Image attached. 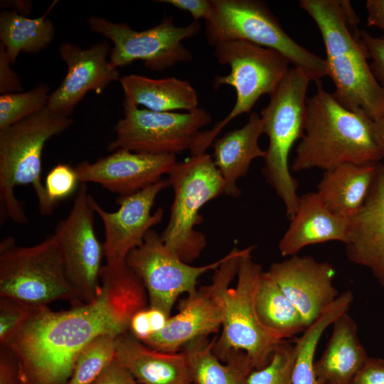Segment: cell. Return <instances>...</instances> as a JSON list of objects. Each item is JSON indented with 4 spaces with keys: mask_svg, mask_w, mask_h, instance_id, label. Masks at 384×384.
<instances>
[{
    "mask_svg": "<svg viewBox=\"0 0 384 384\" xmlns=\"http://www.w3.org/2000/svg\"><path fill=\"white\" fill-rule=\"evenodd\" d=\"M70 116L59 114L48 106L25 119L0 130L1 220L10 218L25 224L27 217L15 195L18 186L31 185L42 215L53 213L54 207L41 181L42 154L46 142L68 129Z\"/></svg>",
    "mask_w": 384,
    "mask_h": 384,
    "instance_id": "277c9868",
    "label": "cell"
},
{
    "mask_svg": "<svg viewBox=\"0 0 384 384\" xmlns=\"http://www.w3.org/2000/svg\"><path fill=\"white\" fill-rule=\"evenodd\" d=\"M149 321L153 334L160 331L166 324L169 316L158 309L148 307Z\"/></svg>",
    "mask_w": 384,
    "mask_h": 384,
    "instance_id": "ee69618b",
    "label": "cell"
},
{
    "mask_svg": "<svg viewBox=\"0 0 384 384\" xmlns=\"http://www.w3.org/2000/svg\"><path fill=\"white\" fill-rule=\"evenodd\" d=\"M211 3L206 35L212 46L230 41H247L279 51L314 82L327 76L325 59L294 41L265 2L211 0Z\"/></svg>",
    "mask_w": 384,
    "mask_h": 384,
    "instance_id": "ba28073f",
    "label": "cell"
},
{
    "mask_svg": "<svg viewBox=\"0 0 384 384\" xmlns=\"http://www.w3.org/2000/svg\"><path fill=\"white\" fill-rule=\"evenodd\" d=\"M0 384H19V368L14 354L6 346H0Z\"/></svg>",
    "mask_w": 384,
    "mask_h": 384,
    "instance_id": "60d3db41",
    "label": "cell"
},
{
    "mask_svg": "<svg viewBox=\"0 0 384 384\" xmlns=\"http://www.w3.org/2000/svg\"><path fill=\"white\" fill-rule=\"evenodd\" d=\"M168 176L174 200L168 223L160 236L169 250L189 264L207 244L205 235L195 228L203 222L200 210L224 193V181L212 156L206 152L176 161Z\"/></svg>",
    "mask_w": 384,
    "mask_h": 384,
    "instance_id": "52a82bcc",
    "label": "cell"
},
{
    "mask_svg": "<svg viewBox=\"0 0 384 384\" xmlns=\"http://www.w3.org/2000/svg\"><path fill=\"white\" fill-rule=\"evenodd\" d=\"M0 297L31 307L57 300L81 302L68 278L59 242L54 234L32 246L18 245L12 237L0 243Z\"/></svg>",
    "mask_w": 384,
    "mask_h": 384,
    "instance_id": "8992f818",
    "label": "cell"
},
{
    "mask_svg": "<svg viewBox=\"0 0 384 384\" xmlns=\"http://www.w3.org/2000/svg\"><path fill=\"white\" fill-rule=\"evenodd\" d=\"M34 308L13 299L0 298V343L5 345Z\"/></svg>",
    "mask_w": 384,
    "mask_h": 384,
    "instance_id": "e575fe53",
    "label": "cell"
},
{
    "mask_svg": "<svg viewBox=\"0 0 384 384\" xmlns=\"http://www.w3.org/2000/svg\"><path fill=\"white\" fill-rule=\"evenodd\" d=\"M111 50L108 41L87 48L69 42L61 43L58 53L68 71L60 85L50 92L48 107L55 112L71 116L88 92L100 94L110 82L119 81L118 69L110 61Z\"/></svg>",
    "mask_w": 384,
    "mask_h": 384,
    "instance_id": "e0dca14e",
    "label": "cell"
},
{
    "mask_svg": "<svg viewBox=\"0 0 384 384\" xmlns=\"http://www.w3.org/2000/svg\"><path fill=\"white\" fill-rule=\"evenodd\" d=\"M176 162L175 154L117 149L95 162L83 161L75 169L80 183H95L124 196L160 181Z\"/></svg>",
    "mask_w": 384,
    "mask_h": 384,
    "instance_id": "ac0fdd59",
    "label": "cell"
},
{
    "mask_svg": "<svg viewBox=\"0 0 384 384\" xmlns=\"http://www.w3.org/2000/svg\"><path fill=\"white\" fill-rule=\"evenodd\" d=\"M309 76L298 68H289L260 112L264 134L269 139L262 173L284 205L290 219L299 196L298 182L289 171V156L294 144L304 133L306 92Z\"/></svg>",
    "mask_w": 384,
    "mask_h": 384,
    "instance_id": "5b68a950",
    "label": "cell"
},
{
    "mask_svg": "<svg viewBox=\"0 0 384 384\" xmlns=\"http://www.w3.org/2000/svg\"><path fill=\"white\" fill-rule=\"evenodd\" d=\"M49 87L40 83L32 90L0 95V130L14 125L48 106Z\"/></svg>",
    "mask_w": 384,
    "mask_h": 384,
    "instance_id": "1f68e13d",
    "label": "cell"
},
{
    "mask_svg": "<svg viewBox=\"0 0 384 384\" xmlns=\"http://www.w3.org/2000/svg\"><path fill=\"white\" fill-rule=\"evenodd\" d=\"M293 303L309 326L339 296L333 281L336 271L328 262L310 255L290 256L267 271Z\"/></svg>",
    "mask_w": 384,
    "mask_h": 384,
    "instance_id": "d6986e66",
    "label": "cell"
},
{
    "mask_svg": "<svg viewBox=\"0 0 384 384\" xmlns=\"http://www.w3.org/2000/svg\"><path fill=\"white\" fill-rule=\"evenodd\" d=\"M378 164L348 163L325 171L316 192L330 211L349 219L363 204Z\"/></svg>",
    "mask_w": 384,
    "mask_h": 384,
    "instance_id": "d4e9b609",
    "label": "cell"
},
{
    "mask_svg": "<svg viewBox=\"0 0 384 384\" xmlns=\"http://www.w3.org/2000/svg\"><path fill=\"white\" fill-rule=\"evenodd\" d=\"M332 333L314 368L322 384H351L369 357L353 319L345 312L332 324Z\"/></svg>",
    "mask_w": 384,
    "mask_h": 384,
    "instance_id": "cb8c5ba5",
    "label": "cell"
},
{
    "mask_svg": "<svg viewBox=\"0 0 384 384\" xmlns=\"http://www.w3.org/2000/svg\"><path fill=\"white\" fill-rule=\"evenodd\" d=\"M115 358L139 384L193 383L185 354L161 352L147 346L128 330L116 338Z\"/></svg>",
    "mask_w": 384,
    "mask_h": 384,
    "instance_id": "7402d4cb",
    "label": "cell"
},
{
    "mask_svg": "<svg viewBox=\"0 0 384 384\" xmlns=\"http://www.w3.org/2000/svg\"><path fill=\"white\" fill-rule=\"evenodd\" d=\"M90 30L113 43L110 55L111 65L117 68L140 60L152 71H164L178 63L192 60L191 53L182 41L197 35L199 21L177 26L171 16H164L161 22L143 31L132 29L124 23H114L100 16L87 19Z\"/></svg>",
    "mask_w": 384,
    "mask_h": 384,
    "instance_id": "4fadbf2b",
    "label": "cell"
},
{
    "mask_svg": "<svg viewBox=\"0 0 384 384\" xmlns=\"http://www.w3.org/2000/svg\"><path fill=\"white\" fill-rule=\"evenodd\" d=\"M214 56L221 65H228L230 72L216 75L213 87L230 85L236 92L235 103L229 114L210 129L203 131V151L212 145L218 134L233 119L250 113L259 98L272 94L284 79L289 60L279 51L243 41H230L216 46Z\"/></svg>",
    "mask_w": 384,
    "mask_h": 384,
    "instance_id": "9c48e42d",
    "label": "cell"
},
{
    "mask_svg": "<svg viewBox=\"0 0 384 384\" xmlns=\"http://www.w3.org/2000/svg\"><path fill=\"white\" fill-rule=\"evenodd\" d=\"M306 102L304 133L296 149L291 169L324 171L343 164L380 163L383 154L374 121L363 112L351 111L326 91L321 80Z\"/></svg>",
    "mask_w": 384,
    "mask_h": 384,
    "instance_id": "7a4b0ae2",
    "label": "cell"
},
{
    "mask_svg": "<svg viewBox=\"0 0 384 384\" xmlns=\"http://www.w3.org/2000/svg\"><path fill=\"white\" fill-rule=\"evenodd\" d=\"M255 309L262 325L280 340L304 332L303 316L267 272H263L255 295Z\"/></svg>",
    "mask_w": 384,
    "mask_h": 384,
    "instance_id": "f1b7e54d",
    "label": "cell"
},
{
    "mask_svg": "<svg viewBox=\"0 0 384 384\" xmlns=\"http://www.w3.org/2000/svg\"><path fill=\"white\" fill-rule=\"evenodd\" d=\"M47 14L28 18L15 10L0 14V44L11 64L21 52L36 54L46 48L55 38V28Z\"/></svg>",
    "mask_w": 384,
    "mask_h": 384,
    "instance_id": "83f0119b",
    "label": "cell"
},
{
    "mask_svg": "<svg viewBox=\"0 0 384 384\" xmlns=\"http://www.w3.org/2000/svg\"><path fill=\"white\" fill-rule=\"evenodd\" d=\"M223 258L202 266L191 265L169 250L160 235L151 229L143 243L129 252L125 263L142 281L149 307L161 310L170 316L178 297L194 293L198 278L209 270H215Z\"/></svg>",
    "mask_w": 384,
    "mask_h": 384,
    "instance_id": "9a60e30c",
    "label": "cell"
},
{
    "mask_svg": "<svg viewBox=\"0 0 384 384\" xmlns=\"http://www.w3.org/2000/svg\"><path fill=\"white\" fill-rule=\"evenodd\" d=\"M92 384H139L114 358Z\"/></svg>",
    "mask_w": 384,
    "mask_h": 384,
    "instance_id": "ab89813d",
    "label": "cell"
},
{
    "mask_svg": "<svg viewBox=\"0 0 384 384\" xmlns=\"http://www.w3.org/2000/svg\"><path fill=\"white\" fill-rule=\"evenodd\" d=\"M262 134L260 116L252 112L243 127L228 132L213 141L212 158L223 177L226 196L239 197L241 190L238 181L247 174L254 159L265 157V150L258 143Z\"/></svg>",
    "mask_w": 384,
    "mask_h": 384,
    "instance_id": "603a6c76",
    "label": "cell"
},
{
    "mask_svg": "<svg viewBox=\"0 0 384 384\" xmlns=\"http://www.w3.org/2000/svg\"><path fill=\"white\" fill-rule=\"evenodd\" d=\"M278 244L284 257L298 255L304 247L329 241L346 243L349 219L329 210L316 192L299 196L294 215Z\"/></svg>",
    "mask_w": 384,
    "mask_h": 384,
    "instance_id": "44dd1931",
    "label": "cell"
},
{
    "mask_svg": "<svg viewBox=\"0 0 384 384\" xmlns=\"http://www.w3.org/2000/svg\"><path fill=\"white\" fill-rule=\"evenodd\" d=\"M79 183L75 168L68 164H59L48 172L44 186L48 200L55 208L60 201L78 189Z\"/></svg>",
    "mask_w": 384,
    "mask_h": 384,
    "instance_id": "836d02e7",
    "label": "cell"
},
{
    "mask_svg": "<svg viewBox=\"0 0 384 384\" xmlns=\"http://www.w3.org/2000/svg\"><path fill=\"white\" fill-rule=\"evenodd\" d=\"M3 46L0 44V93L1 95L22 92L18 75L11 69Z\"/></svg>",
    "mask_w": 384,
    "mask_h": 384,
    "instance_id": "74e56055",
    "label": "cell"
},
{
    "mask_svg": "<svg viewBox=\"0 0 384 384\" xmlns=\"http://www.w3.org/2000/svg\"><path fill=\"white\" fill-rule=\"evenodd\" d=\"M351 384H384V359L368 357Z\"/></svg>",
    "mask_w": 384,
    "mask_h": 384,
    "instance_id": "8d00e7d4",
    "label": "cell"
},
{
    "mask_svg": "<svg viewBox=\"0 0 384 384\" xmlns=\"http://www.w3.org/2000/svg\"><path fill=\"white\" fill-rule=\"evenodd\" d=\"M123 117L116 123L115 137L107 145L112 152L126 149L154 154H179L189 150L201 154V143L211 115L202 108L186 112H154L123 101Z\"/></svg>",
    "mask_w": 384,
    "mask_h": 384,
    "instance_id": "8fae6325",
    "label": "cell"
},
{
    "mask_svg": "<svg viewBox=\"0 0 384 384\" xmlns=\"http://www.w3.org/2000/svg\"><path fill=\"white\" fill-rule=\"evenodd\" d=\"M169 186L168 178H162L137 193L118 196L119 208L114 212L104 210L91 196V206L103 223L107 264L125 262L129 252L140 246L147 232L161 221L164 209L159 208L154 213L151 209L158 194Z\"/></svg>",
    "mask_w": 384,
    "mask_h": 384,
    "instance_id": "2e32d148",
    "label": "cell"
},
{
    "mask_svg": "<svg viewBox=\"0 0 384 384\" xmlns=\"http://www.w3.org/2000/svg\"><path fill=\"white\" fill-rule=\"evenodd\" d=\"M353 300V292L346 291L326 309L297 339L296 358L293 368V384H322L314 368V356L324 331L341 314L347 312Z\"/></svg>",
    "mask_w": 384,
    "mask_h": 384,
    "instance_id": "f546056e",
    "label": "cell"
},
{
    "mask_svg": "<svg viewBox=\"0 0 384 384\" xmlns=\"http://www.w3.org/2000/svg\"><path fill=\"white\" fill-rule=\"evenodd\" d=\"M360 38L371 59L370 70L380 85L384 88V37H375L366 31H360Z\"/></svg>",
    "mask_w": 384,
    "mask_h": 384,
    "instance_id": "d590c367",
    "label": "cell"
},
{
    "mask_svg": "<svg viewBox=\"0 0 384 384\" xmlns=\"http://www.w3.org/2000/svg\"><path fill=\"white\" fill-rule=\"evenodd\" d=\"M375 133L384 159V115L374 121Z\"/></svg>",
    "mask_w": 384,
    "mask_h": 384,
    "instance_id": "f6af8a7d",
    "label": "cell"
},
{
    "mask_svg": "<svg viewBox=\"0 0 384 384\" xmlns=\"http://www.w3.org/2000/svg\"><path fill=\"white\" fill-rule=\"evenodd\" d=\"M188 362L195 384H248L254 370L243 352H238L225 362L213 352L208 336L196 338L181 349Z\"/></svg>",
    "mask_w": 384,
    "mask_h": 384,
    "instance_id": "4316f807",
    "label": "cell"
},
{
    "mask_svg": "<svg viewBox=\"0 0 384 384\" xmlns=\"http://www.w3.org/2000/svg\"><path fill=\"white\" fill-rule=\"evenodd\" d=\"M296 351L295 343H290L286 340L281 342L268 364L250 373L248 384H293Z\"/></svg>",
    "mask_w": 384,
    "mask_h": 384,
    "instance_id": "d6a6232c",
    "label": "cell"
},
{
    "mask_svg": "<svg viewBox=\"0 0 384 384\" xmlns=\"http://www.w3.org/2000/svg\"><path fill=\"white\" fill-rule=\"evenodd\" d=\"M91 195L86 183H80L70 212L57 225L54 235L59 242L68 278L78 299L93 301L100 284L103 245L94 224Z\"/></svg>",
    "mask_w": 384,
    "mask_h": 384,
    "instance_id": "5bb4252c",
    "label": "cell"
},
{
    "mask_svg": "<svg viewBox=\"0 0 384 384\" xmlns=\"http://www.w3.org/2000/svg\"><path fill=\"white\" fill-rule=\"evenodd\" d=\"M346 255L353 263L368 268L384 289V164L360 209L349 218Z\"/></svg>",
    "mask_w": 384,
    "mask_h": 384,
    "instance_id": "ffe728a7",
    "label": "cell"
},
{
    "mask_svg": "<svg viewBox=\"0 0 384 384\" xmlns=\"http://www.w3.org/2000/svg\"><path fill=\"white\" fill-rule=\"evenodd\" d=\"M158 2L166 3L172 6L191 14L193 21L201 18L208 21L212 14L211 0H159Z\"/></svg>",
    "mask_w": 384,
    "mask_h": 384,
    "instance_id": "f35d334b",
    "label": "cell"
},
{
    "mask_svg": "<svg viewBox=\"0 0 384 384\" xmlns=\"http://www.w3.org/2000/svg\"><path fill=\"white\" fill-rule=\"evenodd\" d=\"M116 336L102 335L79 353L67 384H92L115 358Z\"/></svg>",
    "mask_w": 384,
    "mask_h": 384,
    "instance_id": "4dcf8cb0",
    "label": "cell"
},
{
    "mask_svg": "<svg viewBox=\"0 0 384 384\" xmlns=\"http://www.w3.org/2000/svg\"><path fill=\"white\" fill-rule=\"evenodd\" d=\"M366 7L368 12L367 26L378 27L383 30L384 35V0H368Z\"/></svg>",
    "mask_w": 384,
    "mask_h": 384,
    "instance_id": "7bdbcfd3",
    "label": "cell"
},
{
    "mask_svg": "<svg viewBox=\"0 0 384 384\" xmlns=\"http://www.w3.org/2000/svg\"><path fill=\"white\" fill-rule=\"evenodd\" d=\"M248 248L234 247L223 257L222 262L214 270L210 284L181 299L178 313L169 317L160 331L143 343L159 351L176 353L190 341L218 331L224 320L226 292Z\"/></svg>",
    "mask_w": 384,
    "mask_h": 384,
    "instance_id": "7c38bea8",
    "label": "cell"
},
{
    "mask_svg": "<svg viewBox=\"0 0 384 384\" xmlns=\"http://www.w3.org/2000/svg\"><path fill=\"white\" fill-rule=\"evenodd\" d=\"M119 82L126 99L151 111L189 112L198 107L197 92L186 80L175 77L154 79L130 74L121 77Z\"/></svg>",
    "mask_w": 384,
    "mask_h": 384,
    "instance_id": "484cf974",
    "label": "cell"
},
{
    "mask_svg": "<svg viewBox=\"0 0 384 384\" xmlns=\"http://www.w3.org/2000/svg\"><path fill=\"white\" fill-rule=\"evenodd\" d=\"M129 331L141 341H144L149 338L153 331L151 329L148 307L138 311L132 318Z\"/></svg>",
    "mask_w": 384,
    "mask_h": 384,
    "instance_id": "b9f144b4",
    "label": "cell"
},
{
    "mask_svg": "<svg viewBox=\"0 0 384 384\" xmlns=\"http://www.w3.org/2000/svg\"><path fill=\"white\" fill-rule=\"evenodd\" d=\"M254 247L250 246L240 259L237 284L226 292L222 331L218 339L212 341V350L223 362L234 353L243 352L253 369L257 370L268 364L283 341L269 332L257 314L255 295L264 271L252 260Z\"/></svg>",
    "mask_w": 384,
    "mask_h": 384,
    "instance_id": "30bf717a",
    "label": "cell"
},
{
    "mask_svg": "<svg viewBox=\"0 0 384 384\" xmlns=\"http://www.w3.org/2000/svg\"><path fill=\"white\" fill-rule=\"evenodd\" d=\"M100 284L91 302L59 311L34 308L4 345L17 359L19 384H67L86 346L128 331L132 316L147 307L146 291L125 262L102 266Z\"/></svg>",
    "mask_w": 384,
    "mask_h": 384,
    "instance_id": "6da1fadb",
    "label": "cell"
},
{
    "mask_svg": "<svg viewBox=\"0 0 384 384\" xmlns=\"http://www.w3.org/2000/svg\"><path fill=\"white\" fill-rule=\"evenodd\" d=\"M314 21L326 49L327 75L336 100L346 109L363 112L375 121L384 115V88L375 78L360 34H352L340 0H300Z\"/></svg>",
    "mask_w": 384,
    "mask_h": 384,
    "instance_id": "3957f363",
    "label": "cell"
},
{
    "mask_svg": "<svg viewBox=\"0 0 384 384\" xmlns=\"http://www.w3.org/2000/svg\"><path fill=\"white\" fill-rule=\"evenodd\" d=\"M190 384H195V383H190Z\"/></svg>",
    "mask_w": 384,
    "mask_h": 384,
    "instance_id": "bcb514c9",
    "label": "cell"
}]
</instances>
